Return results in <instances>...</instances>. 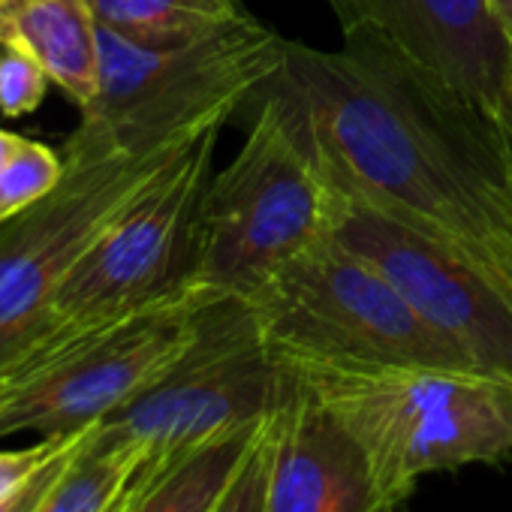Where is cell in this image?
<instances>
[{"instance_id": "5b68a950", "label": "cell", "mask_w": 512, "mask_h": 512, "mask_svg": "<svg viewBox=\"0 0 512 512\" xmlns=\"http://www.w3.org/2000/svg\"><path fill=\"white\" fill-rule=\"evenodd\" d=\"M287 46L247 13L181 46H139L100 25V94L79 127L121 148H154L229 121L278 76Z\"/></svg>"}, {"instance_id": "83f0119b", "label": "cell", "mask_w": 512, "mask_h": 512, "mask_svg": "<svg viewBox=\"0 0 512 512\" xmlns=\"http://www.w3.org/2000/svg\"><path fill=\"white\" fill-rule=\"evenodd\" d=\"M0 4H4V0H0Z\"/></svg>"}, {"instance_id": "603a6c76", "label": "cell", "mask_w": 512, "mask_h": 512, "mask_svg": "<svg viewBox=\"0 0 512 512\" xmlns=\"http://www.w3.org/2000/svg\"><path fill=\"white\" fill-rule=\"evenodd\" d=\"M488 13L494 16L497 28L503 31V37L512 43V0H485Z\"/></svg>"}, {"instance_id": "2e32d148", "label": "cell", "mask_w": 512, "mask_h": 512, "mask_svg": "<svg viewBox=\"0 0 512 512\" xmlns=\"http://www.w3.org/2000/svg\"><path fill=\"white\" fill-rule=\"evenodd\" d=\"M148 452L91 425L37 512H109Z\"/></svg>"}, {"instance_id": "30bf717a", "label": "cell", "mask_w": 512, "mask_h": 512, "mask_svg": "<svg viewBox=\"0 0 512 512\" xmlns=\"http://www.w3.org/2000/svg\"><path fill=\"white\" fill-rule=\"evenodd\" d=\"M329 235L371 260L473 371L512 386V296L488 263L344 190Z\"/></svg>"}, {"instance_id": "3957f363", "label": "cell", "mask_w": 512, "mask_h": 512, "mask_svg": "<svg viewBox=\"0 0 512 512\" xmlns=\"http://www.w3.org/2000/svg\"><path fill=\"white\" fill-rule=\"evenodd\" d=\"M338 187L287 106L263 94L244 145L208 178L190 284L244 299L299 253L329 238Z\"/></svg>"}, {"instance_id": "484cf974", "label": "cell", "mask_w": 512, "mask_h": 512, "mask_svg": "<svg viewBox=\"0 0 512 512\" xmlns=\"http://www.w3.org/2000/svg\"><path fill=\"white\" fill-rule=\"evenodd\" d=\"M401 506H404V503H389V500H383L374 512H401Z\"/></svg>"}, {"instance_id": "9a60e30c", "label": "cell", "mask_w": 512, "mask_h": 512, "mask_svg": "<svg viewBox=\"0 0 512 512\" xmlns=\"http://www.w3.org/2000/svg\"><path fill=\"white\" fill-rule=\"evenodd\" d=\"M97 22L139 46H181L244 16L241 0H88Z\"/></svg>"}, {"instance_id": "8fae6325", "label": "cell", "mask_w": 512, "mask_h": 512, "mask_svg": "<svg viewBox=\"0 0 512 512\" xmlns=\"http://www.w3.org/2000/svg\"><path fill=\"white\" fill-rule=\"evenodd\" d=\"M344 43H374L500 118L512 43L485 0H329Z\"/></svg>"}, {"instance_id": "44dd1931", "label": "cell", "mask_w": 512, "mask_h": 512, "mask_svg": "<svg viewBox=\"0 0 512 512\" xmlns=\"http://www.w3.org/2000/svg\"><path fill=\"white\" fill-rule=\"evenodd\" d=\"M67 437L70 434H55V437H43L37 446H28V449L0 452V500L13 494L19 485H25L67 443Z\"/></svg>"}, {"instance_id": "ba28073f", "label": "cell", "mask_w": 512, "mask_h": 512, "mask_svg": "<svg viewBox=\"0 0 512 512\" xmlns=\"http://www.w3.org/2000/svg\"><path fill=\"white\" fill-rule=\"evenodd\" d=\"M220 130L223 124H211L193 136L187 148L106 226L61 284L52 302L49 338L37 353L148 308L190 284L196 217L211 178Z\"/></svg>"}, {"instance_id": "7402d4cb", "label": "cell", "mask_w": 512, "mask_h": 512, "mask_svg": "<svg viewBox=\"0 0 512 512\" xmlns=\"http://www.w3.org/2000/svg\"><path fill=\"white\" fill-rule=\"evenodd\" d=\"M491 269L500 275V281L506 284V290L512 296V223L497 235V241L491 247Z\"/></svg>"}, {"instance_id": "e0dca14e", "label": "cell", "mask_w": 512, "mask_h": 512, "mask_svg": "<svg viewBox=\"0 0 512 512\" xmlns=\"http://www.w3.org/2000/svg\"><path fill=\"white\" fill-rule=\"evenodd\" d=\"M61 175L64 157L43 142L22 139L16 154L0 169V223L43 199L61 181Z\"/></svg>"}, {"instance_id": "277c9868", "label": "cell", "mask_w": 512, "mask_h": 512, "mask_svg": "<svg viewBox=\"0 0 512 512\" xmlns=\"http://www.w3.org/2000/svg\"><path fill=\"white\" fill-rule=\"evenodd\" d=\"M202 130L154 148H121L82 127L67 139L61 181L0 223V380L46 344L61 284L106 226Z\"/></svg>"}, {"instance_id": "d4e9b609", "label": "cell", "mask_w": 512, "mask_h": 512, "mask_svg": "<svg viewBox=\"0 0 512 512\" xmlns=\"http://www.w3.org/2000/svg\"><path fill=\"white\" fill-rule=\"evenodd\" d=\"M19 142H22V136H16V133H7V130H0V169H4V166H7V160L16 154Z\"/></svg>"}, {"instance_id": "ac0fdd59", "label": "cell", "mask_w": 512, "mask_h": 512, "mask_svg": "<svg viewBox=\"0 0 512 512\" xmlns=\"http://www.w3.org/2000/svg\"><path fill=\"white\" fill-rule=\"evenodd\" d=\"M46 67L19 46H0V112L25 118L40 109L49 88Z\"/></svg>"}, {"instance_id": "d6986e66", "label": "cell", "mask_w": 512, "mask_h": 512, "mask_svg": "<svg viewBox=\"0 0 512 512\" xmlns=\"http://www.w3.org/2000/svg\"><path fill=\"white\" fill-rule=\"evenodd\" d=\"M269 419L260 428V434H256V440L250 443L235 479L217 500L214 512H266V488H269V464H272Z\"/></svg>"}, {"instance_id": "9c48e42d", "label": "cell", "mask_w": 512, "mask_h": 512, "mask_svg": "<svg viewBox=\"0 0 512 512\" xmlns=\"http://www.w3.org/2000/svg\"><path fill=\"white\" fill-rule=\"evenodd\" d=\"M293 386V374L266 344L250 308L235 296H220L202 311L187 353L97 425L148 455H175L263 425Z\"/></svg>"}, {"instance_id": "52a82bcc", "label": "cell", "mask_w": 512, "mask_h": 512, "mask_svg": "<svg viewBox=\"0 0 512 512\" xmlns=\"http://www.w3.org/2000/svg\"><path fill=\"white\" fill-rule=\"evenodd\" d=\"M214 299L220 296L187 284L37 353L0 380V437L25 431L55 437L103 422L187 353Z\"/></svg>"}, {"instance_id": "cb8c5ba5", "label": "cell", "mask_w": 512, "mask_h": 512, "mask_svg": "<svg viewBox=\"0 0 512 512\" xmlns=\"http://www.w3.org/2000/svg\"><path fill=\"white\" fill-rule=\"evenodd\" d=\"M500 121L506 127V136L512 142V58H509V70H506V91H503V109H500Z\"/></svg>"}, {"instance_id": "4316f807", "label": "cell", "mask_w": 512, "mask_h": 512, "mask_svg": "<svg viewBox=\"0 0 512 512\" xmlns=\"http://www.w3.org/2000/svg\"><path fill=\"white\" fill-rule=\"evenodd\" d=\"M121 497H124V491H121ZM121 497H118V500H115V506H112V509H109V512H118V509H121Z\"/></svg>"}, {"instance_id": "8992f818", "label": "cell", "mask_w": 512, "mask_h": 512, "mask_svg": "<svg viewBox=\"0 0 512 512\" xmlns=\"http://www.w3.org/2000/svg\"><path fill=\"white\" fill-rule=\"evenodd\" d=\"M241 302L278 356L473 371L371 260L332 235L281 266Z\"/></svg>"}, {"instance_id": "7a4b0ae2", "label": "cell", "mask_w": 512, "mask_h": 512, "mask_svg": "<svg viewBox=\"0 0 512 512\" xmlns=\"http://www.w3.org/2000/svg\"><path fill=\"white\" fill-rule=\"evenodd\" d=\"M350 431L377 491L404 503L428 473L512 455V386L479 371L278 356Z\"/></svg>"}, {"instance_id": "ffe728a7", "label": "cell", "mask_w": 512, "mask_h": 512, "mask_svg": "<svg viewBox=\"0 0 512 512\" xmlns=\"http://www.w3.org/2000/svg\"><path fill=\"white\" fill-rule=\"evenodd\" d=\"M88 431V428H85ZM85 431H73L70 437H67V443L25 482V485H19L13 494H7L4 500H0V512H37V506H40V500L46 497V491L52 488V482L61 476V470L67 467V461L73 458V452L79 449V443H82V437H85Z\"/></svg>"}, {"instance_id": "6da1fadb", "label": "cell", "mask_w": 512, "mask_h": 512, "mask_svg": "<svg viewBox=\"0 0 512 512\" xmlns=\"http://www.w3.org/2000/svg\"><path fill=\"white\" fill-rule=\"evenodd\" d=\"M263 91L287 106L338 190L491 266L512 223V142L497 115L374 43H290Z\"/></svg>"}, {"instance_id": "5bb4252c", "label": "cell", "mask_w": 512, "mask_h": 512, "mask_svg": "<svg viewBox=\"0 0 512 512\" xmlns=\"http://www.w3.org/2000/svg\"><path fill=\"white\" fill-rule=\"evenodd\" d=\"M263 425L205 440L175 455H145L124 488L118 512H214Z\"/></svg>"}, {"instance_id": "7c38bea8", "label": "cell", "mask_w": 512, "mask_h": 512, "mask_svg": "<svg viewBox=\"0 0 512 512\" xmlns=\"http://www.w3.org/2000/svg\"><path fill=\"white\" fill-rule=\"evenodd\" d=\"M269 437L266 512H374L383 503L359 443L299 380L272 413Z\"/></svg>"}, {"instance_id": "4fadbf2b", "label": "cell", "mask_w": 512, "mask_h": 512, "mask_svg": "<svg viewBox=\"0 0 512 512\" xmlns=\"http://www.w3.org/2000/svg\"><path fill=\"white\" fill-rule=\"evenodd\" d=\"M0 46L31 52L85 112L100 94V22L88 0H4Z\"/></svg>"}]
</instances>
